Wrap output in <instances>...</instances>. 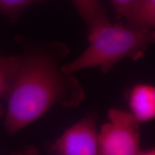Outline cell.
Here are the masks:
<instances>
[{
    "mask_svg": "<svg viewBox=\"0 0 155 155\" xmlns=\"http://www.w3.org/2000/svg\"><path fill=\"white\" fill-rule=\"evenodd\" d=\"M69 53V48L60 42L32 43L26 48L7 96V134H15L42 117L54 104L75 108L85 99L81 83L60 65Z\"/></svg>",
    "mask_w": 155,
    "mask_h": 155,
    "instance_id": "1",
    "label": "cell"
},
{
    "mask_svg": "<svg viewBox=\"0 0 155 155\" xmlns=\"http://www.w3.org/2000/svg\"><path fill=\"white\" fill-rule=\"evenodd\" d=\"M88 40L87 49L61 67L64 72L73 74L81 70L98 68L106 73L125 58L139 61L155 43V30L135 29L108 21L88 30Z\"/></svg>",
    "mask_w": 155,
    "mask_h": 155,
    "instance_id": "2",
    "label": "cell"
},
{
    "mask_svg": "<svg viewBox=\"0 0 155 155\" xmlns=\"http://www.w3.org/2000/svg\"><path fill=\"white\" fill-rule=\"evenodd\" d=\"M108 122L98 132L99 154L139 155V122L130 111L111 108L108 111Z\"/></svg>",
    "mask_w": 155,
    "mask_h": 155,
    "instance_id": "3",
    "label": "cell"
},
{
    "mask_svg": "<svg viewBox=\"0 0 155 155\" xmlns=\"http://www.w3.org/2000/svg\"><path fill=\"white\" fill-rule=\"evenodd\" d=\"M96 114H87L50 145L48 152L58 155L99 154Z\"/></svg>",
    "mask_w": 155,
    "mask_h": 155,
    "instance_id": "4",
    "label": "cell"
},
{
    "mask_svg": "<svg viewBox=\"0 0 155 155\" xmlns=\"http://www.w3.org/2000/svg\"><path fill=\"white\" fill-rule=\"evenodd\" d=\"M130 112L139 123L155 119V86L147 83L135 85L129 91Z\"/></svg>",
    "mask_w": 155,
    "mask_h": 155,
    "instance_id": "5",
    "label": "cell"
},
{
    "mask_svg": "<svg viewBox=\"0 0 155 155\" xmlns=\"http://www.w3.org/2000/svg\"><path fill=\"white\" fill-rule=\"evenodd\" d=\"M71 2L86 23L88 31L109 21L101 0H71Z\"/></svg>",
    "mask_w": 155,
    "mask_h": 155,
    "instance_id": "6",
    "label": "cell"
},
{
    "mask_svg": "<svg viewBox=\"0 0 155 155\" xmlns=\"http://www.w3.org/2000/svg\"><path fill=\"white\" fill-rule=\"evenodd\" d=\"M126 19L130 28L155 30V0H139Z\"/></svg>",
    "mask_w": 155,
    "mask_h": 155,
    "instance_id": "7",
    "label": "cell"
},
{
    "mask_svg": "<svg viewBox=\"0 0 155 155\" xmlns=\"http://www.w3.org/2000/svg\"><path fill=\"white\" fill-rule=\"evenodd\" d=\"M22 62V56L0 55V103L7 97L12 84L18 72ZM3 114L2 106L0 104V118Z\"/></svg>",
    "mask_w": 155,
    "mask_h": 155,
    "instance_id": "8",
    "label": "cell"
},
{
    "mask_svg": "<svg viewBox=\"0 0 155 155\" xmlns=\"http://www.w3.org/2000/svg\"><path fill=\"white\" fill-rule=\"evenodd\" d=\"M45 1V0H0V13L5 15L11 21H15L25 9Z\"/></svg>",
    "mask_w": 155,
    "mask_h": 155,
    "instance_id": "9",
    "label": "cell"
},
{
    "mask_svg": "<svg viewBox=\"0 0 155 155\" xmlns=\"http://www.w3.org/2000/svg\"><path fill=\"white\" fill-rule=\"evenodd\" d=\"M115 13V18H127L132 12L139 0H110Z\"/></svg>",
    "mask_w": 155,
    "mask_h": 155,
    "instance_id": "10",
    "label": "cell"
},
{
    "mask_svg": "<svg viewBox=\"0 0 155 155\" xmlns=\"http://www.w3.org/2000/svg\"><path fill=\"white\" fill-rule=\"evenodd\" d=\"M142 154L145 155H155V147L148 150H143Z\"/></svg>",
    "mask_w": 155,
    "mask_h": 155,
    "instance_id": "11",
    "label": "cell"
}]
</instances>
